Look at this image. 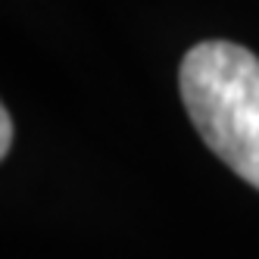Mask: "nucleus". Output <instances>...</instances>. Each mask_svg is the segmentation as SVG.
Listing matches in <instances>:
<instances>
[{
	"mask_svg": "<svg viewBox=\"0 0 259 259\" xmlns=\"http://www.w3.org/2000/svg\"><path fill=\"white\" fill-rule=\"evenodd\" d=\"M178 84L206 147L259 188V60L240 44L203 41L184 53Z\"/></svg>",
	"mask_w": 259,
	"mask_h": 259,
	"instance_id": "f257e3e1",
	"label": "nucleus"
},
{
	"mask_svg": "<svg viewBox=\"0 0 259 259\" xmlns=\"http://www.w3.org/2000/svg\"><path fill=\"white\" fill-rule=\"evenodd\" d=\"M10 144H13V119H10V109L4 106L0 109V156L10 153Z\"/></svg>",
	"mask_w": 259,
	"mask_h": 259,
	"instance_id": "f03ea898",
	"label": "nucleus"
}]
</instances>
